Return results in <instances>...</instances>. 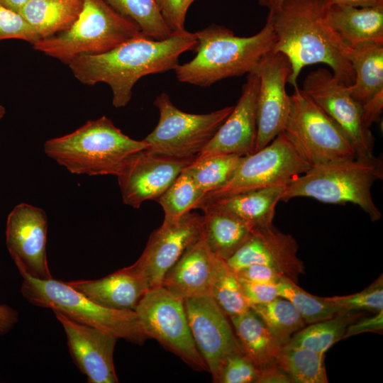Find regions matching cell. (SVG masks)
Returning a JSON list of instances; mask_svg holds the SVG:
<instances>
[{
  "label": "cell",
  "mask_w": 383,
  "mask_h": 383,
  "mask_svg": "<svg viewBox=\"0 0 383 383\" xmlns=\"http://www.w3.org/2000/svg\"><path fill=\"white\" fill-rule=\"evenodd\" d=\"M196 45L195 33L187 30L162 40L140 35L103 53L78 55L67 65L84 84H108L113 106L121 108L130 102L132 89L140 79L174 70L179 56L194 50Z\"/></svg>",
  "instance_id": "6da1fadb"
},
{
  "label": "cell",
  "mask_w": 383,
  "mask_h": 383,
  "mask_svg": "<svg viewBox=\"0 0 383 383\" xmlns=\"http://www.w3.org/2000/svg\"><path fill=\"white\" fill-rule=\"evenodd\" d=\"M328 6L323 0H283L269 11L267 20L273 28L274 52L284 54L291 65L289 82L297 85L298 77L308 65L323 63L346 86L355 80L353 67L344 44L327 18Z\"/></svg>",
  "instance_id": "7a4b0ae2"
},
{
  "label": "cell",
  "mask_w": 383,
  "mask_h": 383,
  "mask_svg": "<svg viewBox=\"0 0 383 383\" xmlns=\"http://www.w3.org/2000/svg\"><path fill=\"white\" fill-rule=\"evenodd\" d=\"M195 57L174 69L179 82L206 87L223 79L255 71L274 51L276 38L271 23L251 36H238L228 28L211 25L196 31Z\"/></svg>",
  "instance_id": "3957f363"
},
{
  "label": "cell",
  "mask_w": 383,
  "mask_h": 383,
  "mask_svg": "<svg viewBox=\"0 0 383 383\" xmlns=\"http://www.w3.org/2000/svg\"><path fill=\"white\" fill-rule=\"evenodd\" d=\"M147 148L144 140L126 135L105 116L48 140L43 147L48 157L70 172L89 176H116L128 157Z\"/></svg>",
  "instance_id": "277c9868"
},
{
  "label": "cell",
  "mask_w": 383,
  "mask_h": 383,
  "mask_svg": "<svg viewBox=\"0 0 383 383\" xmlns=\"http://www.w3.org/2000/svg\"><path fill=\"white\" fill-rule=\"evenodd\" d=\"M383 179V162L374 155L312 166L287 184L281 201L309 197L327 204L353 203L372 221L382 218L371 194L373 184Z\"/></svg>",
  "instance_id": "5b68a950"
},
{
  "label": "cell",
  "mask_w": 383,
  "mask_h": 383,
  "mask_svg": "<svg viewBox=\"0 0 383 383\" xmlns=\"http://www.w3.org/2000/svg\"><path fill=\"white\" fill-rule=\"evenodd\" d=\"M143 35L139 27L105 0H84L82 11L66 30L42 38L33 48L67 65L84 54H100Z\"/></svg>",
  "instance_id": "8992f818"
},
{
  "label": "cell",
  "mask_w": 383,
  "mask_h": 383,
  "mask_svg": "<svg viewBox=\"0 0 383 383\" xmlns=\"http://www.w3.org/2000/svg\"><path fill=\"white\" fill-rule=\"evenodd\" d=\"M21 293L30 304L56 310L79 323L111 334L118 339L141 345L147 338L133 310H118L99 305L53 278L40 279L21 273Z\"/></svg>",
  "instance_id": "52a82bcc"
},
{
  "label": "cell",
  "mask_w": 383,
  "mask_h": 383,
  "mask_svg": "<svg viewBox=\"0 0 383 383\" xmlns=\"http://www.w3.org/2000/svg\"><path fill=\"white\" fill-rule=\"evenodd\" d=\"M283 131L311 167L357 157L344 131L298 85Z\"/></svg>",
  "instance_id": "ba28073f"
},
{
  "label": "cell",
  "mask_w": 383,
  "mask_h": 383,
  "mask_svg": "<svg viewBox=\"0 0 383 383\" xmlns=\"http://www.w3.org/2000/svg\"><path fill=\"white\" fill-rule=\"evenodd\" d=\"M160 118L154 130L143 139L147 150L175 158H194L206 146L234 106L209 113H189L179 109L166 93L154 101Z\"/></svg>",
  "instance_id": "9c48e42d"
},
{
  "label": "cell",
  "mask_w": 383,
  "mask_h": 383,
  "mask_svg": "<svg viewBox=\"0 0 383 383\" xmlns=\"http://www.w3.org/2000/svg\"><path fill=\"white\" fill-rule=\"evenodd\" d=\"M311 167L282 131L265 147L245 156L232 177L207 193L197 209L220 198L287 183Z\"/></svg>",
  "instance_id": "30bf717a"
},
{
  "label": "cell",
  "mask_w": 383,
  "mask_h": 383,
  "mask_svg": "<svg viewBox=\"0 0 383 383\" xmlns=\"http://www.w3.org/2000/svg\"><path fill=\"white\" fill-rule=\"evenodd\" d=\"M134 311L147 338L155 339L193 368L208 371L194 341L184 299L160 286L148 289Z\"/></svg>",
  "instance_id": "8fae6325"
},
{
  "label": "cell",
  "mask_w": 383,
  "mask_h": 383,
  "mask_svg": "<svg viewBox=\"0 0 383 383\" xmlns=\"http://www.w3.org/2000/svg\"><path fill=\"white\" fill-rule=\"evenodd\" d=\"M302 91L344 131L357 157L373 155L374 138L363 121L361 104L350 94L348 86L325 68L306 77Z\"/></svg>",
  "instance_id": "7c38bea8"
},
{
  "label": "cell",
  "mask_w": 383,
  "mask_h": 383,
  "mask_svg": "<svg viewBox=\"0 0 383 383\" xmlns=\"http://www.w3.org/2000/svg\"><path fill=\"white\" fill-rule=\"evenodd\" d=\"M194 159L172 157L147 149L133 154L116 174L123 202L138 209L145 201H157Z\"/></svg>",
  "instance_id": "4fadbf2b"
},
{
  "label": "cell",
  "mask_w": 383,
  "mask_h": 383,
  "mask_svg": "<svg viewBox=\"0 0 383 383\" xmlns=\"http://www.w3.org/2000/svg\"><path fill=\"white\" fill-rule=\"evenodd\" d=\"M184 306L195 345L216 382L227 357L242 352L239 343L226 314L212 296L185 299Z\"/></svg>",
  "instance_id": "5bb4252c"
},
{
  "label": "cell",
  "mask_w": 383,
  "mask_h": 383,
  "mask_svg": "<svg viewBox=\"0 0 383 383\" xmlns=\"http://www.w3.org/2000/svg\"><path fill=\"white\" fill-rule=\"evenodd\" d=\"M48 227L45 211L35 206L21 203L9 213L6 243L20 274L40 279L52 278L46 253Z\"/></svg>",
  "instance_id": "9a60e30c"
},
{
  "label": "cell",
  "mask_w": 383,
  "mask_h": 383,
  "mask_svg": "<svg viewBox=\"0 0 383 383\" xmlns=\"http://www.w3.org/2000/svg\"><path fill=\"white\" fill-rule=\"evenodd\" d=\"M255 72L259 88L255 152L267 145L284 128L290 109V95L285 86L292 70L288 58L273 51L262 60Z\"/></svg>",
  "instance_id": "2e32d148"
},
{
  "label": "cell",
  "mask_w": 383,
  "mask_h": 383,
  "mask_svg": "<svg viewBox=\"0 0 383 383\" xmlns=\"http://www.w3.org/2000/svg\"><path fill=\"white\" fill-rule=\"evenodd\" d=\"M202 235V216L191 211L174 221H163L150 235L145 248L132 265L149 289L162 285L169 269Z\"/></svg>",
  "instance_id": "e0dca14e"
},
{
  "label": "cell",
  "mask_w": 383,
  "mask_h": 383,
  "mask_svg": "<svg viewBox=\"0 0 383 383\" xmlns=\"http://www.w3.org/2000/svg\"><path fill=\"white\" fill-rule=\"evenodd\" d=\"M65 332L70 355L89 383L118 382L113 365L116 337L52 311Z\"/></svg>",
  "instance_id": "ac0fdd59"
},
{
  "label": "cell",
  "mask_w": 383,
  "mask_h": 383,
  "mask_svg": "<svg viewBox=\"0 0 383 383\" xmlns=\"http://www.w3.org/2000/svg\"><path fill=\"white\" fill-rule=\"evenodd\" d=\"M297 250L298 244L290 234L278 231L273 225L255 227L248 240L225 261L233 272L254 265H266L296 282L305 272Z\"/></svg>",
  "instance_id": "d6986e66"
},
{
  "label": "cell",
  "mask_w": 383,
  "mask_h": 383,
  "mask_svg": "<svg viewBox=\"0 0 383 383\" xmlns=\"http://www.w3.org/2000/svg\"><path fill=\"white\" fill-rule=\"evenodd\" d=\"M258 88L259 77L257 72L254 71L248 74L236 105L195 159L220 154L246 156L255 152Z\"/></svg>",
  "instance_id": "ffe728a7"
},
{
  "label": "cell",
  "mask_w": 383,
  "mask_h": 383,
  "mask_svg": "<svg viewBox=\"0 0 383 383\" xmlns=\"http://www.w3.org/2000/svg\"><path fill=\"white\" fill-rule=\"evenodd\" d=\"M216 258L201 235L169 269L161 286L184 299L211 296Z\"/></svg>",
  "instance_id": "44dd1931"
},
{
  "label": "cell",
  "mask_w": 383,
  "mask_h": 383,
  "mask_svg": "<svg viewBox=\"0 0 383 383\" xmlns=\"http://www.w3.org/2000/svg\"><path fill=\"white\" fill-rule=\"evenodd\" d=\"M67 283L94 303L118 310L134 311L149 289L143 277L133 265L99 279H80Z\"/></svg>",
  "instance_id": "7402d4cb"
},
{
  "label": "cell",
  "mask_w": 383,
  "mask_h": 383,
  "mask_svg": "<svg viewBox=\"0 0 383 383\" xmlns=\"http://www.w3.org/2000/svg\"><path fill=\"white\" fill-rule=\"evenodd\" d=\"M327 18L347 48L366 42H383V4L367 7L330 6Z\"/></svg>",
  "instance_id": "603a6c76"
},
{
  "label": "cell",
  "mask_w": 383,
  "mask_h": 383,
  "mask_svg": "<svg viewBox=\"0 0 383 383\" xmlns=\"http://www.w3.org/2000/svg\"><path fill=\"white\" fill-rule=\"evenodd\" d=\"M287 183L220 198L199 209L210 206L233 214L254 227L270 226L273 225L275 207Z\"/></svg>",
  "instance_id": "cb8c5ba5"
},
{
  "label": "cell",
  "mask_w": 383,
  "mask_h": 383,
  "mask_svg": "<svg viewBox=\"0 0 383 383\" xmlns=\"http://www.w3.org/2000/svg\"><path fill=\"white\" fill-rule=\"evenodd\" d=\"M202 235L210 250L226 260L250 236L255 227L239 217L206 206L201 208Z\"/></svg>",
  "instance_id": "d4e9b609"
},
{
  "label": "cell",
  "mask_w": 383,
  "mask_h": 383,
  "mask_svg": "<svg viewBox=\"0 0 383 383\" xmlns=\"http://www.w3.org/2000/svg\"><path fill=\"white\" fill-rule=\"evenodd\" d=\"M230 319L242 352L259 370L277 362L282 346L251 309Z\"/></svg>",
  "instance_id": "484cf974"
},
{
  "label": "cell",
  "mask_w": 383,
  "mask_h": 383,
  "mask_svg": "<svg viewBox=\"0 0 383 383\" xmlns=\"http://www.w3.org/2000/svg\"><path fill=\"white\" fill-rule=\"evenodd\" d=\"M355 80L348 86L360 104L383 92V42H366L348 48Z\"/></svg>",
  "instance_id": "4316f807"
},
{
  "label": "cell",
  "mask_w": 383,
  "mask_h": 383,
  "mask_svg": "<svg viewBox=\"0 0 383 383\" xmlns=\"http://www.w3.org/2000/svg\"><path fill=\"white\" fill-rule=\"evenodd\" d=\"M84 0H28L18 13L40 39L68 29L77 19Z\"/></svg>",
  "instance_id": "83f0119b"
},
{
  "label": "cell",
  "mask_w": 383,
  "mask_h": 383,
  "mask_svg": "<svg viewBox=\"0 0 383 383\" xmlns=\"http://www.w3.org/2000/svg\"><path fill=\"white\" fill-rule=\"evenodd\" d=\"M362 316L360 311H343L331 318L311 323L294 333L286 345L325 354L335 343L343 340L348 326Z\"/></svg>",
  "instance_id": "f1b7e54d"
},
{
  "label": "cell",
  "mask_w": 383,
  "mask_h": 383,
  "mask_svg": "<svg viewBox=\"0 0 383 383\" xmlns=\"http://www.w3.org/2000/svg\"><path fill=\"white\" fill-rule=\"evenodd\" d=\"M278 365L295 383L328 382L324 353L304 348L284 345L277 360Z\"/></svg>",
  "instance_id": "f546056e"
},
{
  "label": "cell",
  "mask_w": 383,
  "mask_h": 383,
  "mask_svg": "<svg viewBox=\"0 0 383 383\" xmlns=\"http://www.w3.org/2000/svg\"><path fill=\"white\" fill-rule=\"evenodd\" d=\"M250 309L260 318L282 347L306 324L294 304L279 296L270 302L252 305Z\"/></svg>",
  "instance_id": "4dcf8cb0"
},
{
  "label": "cell",
  "mask_w": 383,
  "mask_h": 383,
  "mask_svg": "<svg viewBox=\"0 0 383 383\" xmlns=\"http://www.w3.org/2000/svg\"><path fill=\"white\" fill-rule=\"evenodd\" d=\"M245 156L211 155L194 161L184 170L206 195L223 186L233 176Z\"/></svg>",
  "instance_id": "1f68e13d"
},
{
  "label": "cell",
  "mask_w": 383,
  "mask_h": 383,
  "mask_svg": "<svg viewBox=\"0 0 383 383\" xmlns=\"http://www.w3.org/2000/svg\"><path fill=\"white\" fill-rule=\"evenodd\" d=\"M119 14L133 21L143 35L162 40L171 32L160 11L156 0H105Z\"/></svg>",
  "instance_id": "d6a6232c"
},
{
  "label": "cell",
  "mask_w": 383,
  "mask_h": 383,
  "mask_svg": "<svg viewBox=\"0 0 383 383\" xmlns=\"http://www.w3.org/2000/svg\"><path fill=\"white\" fill-rule=\"evenodd\" d=\"M277 288L279 296L294 304L306 323L328 319L345 311L328 297H318L306 292L287 277L279 280Z\"/></svg>",
  "instance_id": "836d02e7"
},
{
  "label": "cell",
  "mask_w": 383,
  "mask_h": 383,
  "mask_svg": "<svg viewBox=\"0 0 383 383\" xmlns=\"http://www.w3.org/2000/svg\"><path fill=\"white\" fill-rule=\"evenodd\" d=\"M211 296L229 318L250 309L236 274L218 256Z\"/></svg>",
  "instance_id": "e575fe53"
},
{
  "label": "cell",
  "mask_w": 383,
  "mask_h": 383,
  "mask_svg": "<svg viewBox=\"0 0 383 383\" xmlns=\"http://www.w3.org/2000/svg\"><path fill=\"white\" fill-rule=\"evenodd\" d=\"M204 196L191 176L183 170L157 199L165 213L163 221H174L192 209H197Z\"/></svg>",
  "instance_id": "d590c367"
},
{
  "label": "cell",
  "mask_w": 383,
  "mask_h": 383,
  "mask_svg": "<svg viewBox=\"0 0 383 383\" xmlns=\"http://www.w3.org/2000/svg\"><path fill=\"white\" fill-rule=\"evenodd\" d=\"M328 298L345 311H367L377 313L383 310L382 274L360 292Z\"/></svg>",
  "instance_id": "8d00e7d4"
},
{
  "label": "cell",
  "mask_w": 383,
  "mask_h": 383,
  "mask_svg": "<svg viewBox=\"0 0 383 383\" xmlns=\"http://www.w3.org/2000/svg\"><path fill=\"white\" fill-rule=\"evenodd\" d=\"M260 370L243 352L234 353L225 360L216 382L256 383Z\"/></svg>",
  "instance_id": "74e56055"
},
{
  "label": "cell",
  "mask_w": 383,
  "mask_h": 383,
  "mask_svg": "<svg viewBox=\"0 0 383 383\" xmlns=\"http://www.w3.org/2000/svg\"><path fill=\"white\" fill-rule=\"evenodd\" d=\"M7 39L21 40L32 45L40 37L18 13L0 4V40Z\"/></svg>",
  "instance_id": "f35d334b"
},
{
  "label": "cell",
  "mask_w": 383,
  "mask_h": 383,
  "mask_svg": "<svg viewBox=\"0 0 383 383\" xmlns=\"http://www.w3.org/2000/svg\"><path fill=\"white\" fill-rule=\"evenodd\" d=\"M162 16L172 33L185 30L186 0H156Z\"/></svg>",
  "instance_id": "ab89813d"
},
{
  "label": "cell",
  "mask_w": 383,
  "mask_h": 383,
  "mask_svg": "<svg viewBox=\"0 0 383 383\" xmlns=\"http://www.w3.org/2000/svg\"><path fill=\"white\" fill-rule=\"evenodd\" d=\"M238 279L243 294L250 306L270 302L279 296L277 284L252 282Z\"/></svg>",
  "instance_id": "60d3db41"
},
{
  "label": "cell",
  "mask_w": 383,
  "mask_h": 383,
  "mask_svg": "<svg viewBox=\"0 0 383 383\" xmlns=\"http://www.w3.org/2000/svg\"><path fill=\"white\" fill-rule=\"evenodd\" d=\"M238 277L258 283L277 284L284 276L277 270L266 265H250L234 272Z\"/></svg>",
  "instance_id": "b9f144b4"
},
{
  "label": "cell",
  "mask_w": 383,
  "mask_h": 383,
  "mask_svg": "<svg viewBox=\"0 0 383 383\" xmlns=\"http://www.w3.org/2000/svg\"><path fill=\"white\" fill-rule=\"evenodd\" d=\"M383 330V310L375 313L373 316L368 318H359L350 323L343 337H348L366 332L382 333Z\"/></svg>",
  "instance_id": "7bdbcfd3"
},
{
  "label": "cell",
  "mask_w": 383,
  "mask_h": 383,
  "mask_svg": "<svg viewBox=\"0 0 383 383\" xmlns=\"http://www.w3.org/2000/svg\"><path fill=\"white\" fill-rule=\"evenodd\" d=\"M365 125L370 126L379 121L383 109V92H381L361 104Z\"/></svg>",
  "instance_id": "ee69618b"
},
{
  "label": "cell",
  "mask_w": 383,
  "mask_h": 383,
  "mask_svg": "<svg viewBox=\"0 0 383 383\" xmlns=\"http://www.w3.org/2000/svg\"><path fill=\"white\" fill-rule=\"evenodd\" d=\"M256 383H292V381L275 362L260 370Z\"/></svg>",
  "instance_id": "f6af8a7d"
},
{
  "label": "cell",
  "mask_w": 383,
  "mask_h": 383,
  "mask_svg": "<svg viewBox=\"0 0 383 383\" xmlns=\"http://www.w3.org/2000/svg\"><path fill=\"white\" fill-rule=\"evenodd\" d=\"M18 313L7 305H0V336L9 333L18 322Z\"/></svg>",
  "instance_id": "bcb514c9"
},
{
  "label": "cell",
  "mask_w": 383,
  "mask_h": 383,
  "mask_svg": "<svg viewBox=\"0 0 383 383\" xmlns=\"http://www.w3.org/2000/svg\"><path fill=\"white\" fill-rule=\"evenodd\" d=\"M326 6H348L353 7L374 6L383 4V0H323Z\"/></svg>",
  "instance_id": "7dc6e473"
},
{
  "label": "cell",
  "mask_w": 383,
  "mask_h": 383,
  "mask_svg": "<svg viewBox=\"0 0 383 383\" xmlns=\"http://www.w3.org/2000/svg\"><path fill=\"white\" fill-rule=\"evenodd\" d=\"M28 0H0V4L4 7L18 13Z\"/></svg>",
  "instance_id": "c3c4849f"
},
{
  "label": "cell",
  "mask_w": 383,
  "mask_h": 383,
  "mask_svg": "<svg viewBox=\"0 0 383 383\" xmlns=\"http://www.w3.org/2000/svg\"><path fill=\"white\" fill-rule=\"evenodd\" d=\"M283 0H258L260 6L268 9L269 11H272L277 9Z\"/></svg>",
  "instance_id": "681fc988"
},
{
  "label": "cell",
  "mask_w": 383,
  "mask_h": 383,
  "mask_svg": "<svg viewBox=\"0 0 383 383\" xmlns=\"http://www.w3.org/2000/svg\"><path fill=\"white\" fill-rule=\"evenodd\" d=\"M6 114V109L2 105H0V120L2 119Z\"/></svg>",
  "instance_id": "f907efd6"
},
{
  "label": "cell",
  "mask_w": 383,
  "mask_h": 383,
  "mask_svg": "<svg viewBox=\"0 0 383 383\" xmlns=\"http://www.w3.org/2000/svg\"><path fill=\"white\" fill-rule=\"evenodd\" d=\"M196 0H186V6L189 9V6L195 1Z\"/></svg>",
  "instance_id": "816d5d0a"
}]
</instances>
